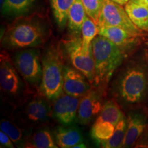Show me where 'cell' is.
I'll return each instance as SVG.
<instances>
[{
	"label": "cell",
	"instance_id": "19",
	"mask_svg": "<svg viewBox=\"0 0 148 148\" xmlns=\"http://www.w3.org/2000/svg\"><path fill=\"white\" fill-rule=\"evenodd\" d=\"M125 9L131 21L138 29L148 32V7L129 1Z\"/></svg>",
	"mask_w": 148,
	"mask_h": 148
},
{
	"label": "cell",
	"instance_id": "16",
	"mask_svg": "<svg viewBox=\"0 0 148 148\" xmlns=\"http://www.w3.org/2000/svg\"><path fill=\"white\" fill-rule=\"evenodd\" d=\"M87 15L81 0H75L68 14L67 25L71 36H79L85 17Z\"/></svg>",
	"mask_w": 148,
	"mask_h": 148
},
{
	"label": "cell",
	"instance_id": "13",
	"mask_svg": "<svg viewBox=\"0 0 148 148\" xmlns=\"http://www.w3.org/2000/svg\"><path fill=\"white\" fill-rule=\"evenodd\" d=\"M98 27V34L106 37L125 53L137 45L139 36L131 34L125 29L116 26L101 25Z\"/></svg>",
	"mask_w": 148,
	"mask_h": 148
},
{
	"label": "cell",
	"instance_id": "27",
	"mask_svg": "<svg viewBox=\"0 0 148 148\" xmlns=\"http://www.w3.org/2000/svg\"><path fill=\"white\" fill-rule=\"evenodd\" d=\"M0 144L1 147L7 148H13L14 147V144L10 138L4 132L1 130L0 132Z\"/></svg>",
	"mask_w": 148,
	"mask_h": 148
},
{
	"label": "cell",
	"instance_id": "25",
	"mask_svg": "<svg viewBox=\"0 0 148 148\" xmlns=\"http://www.w3.org/2000/svg\"><path fill=\"white\" fill-rule=\"evenodd\" d=\"M126 129L127 119L124 117L116 124L113 134L111 136V138L106 142L101 144V147L105 148H116L122 147L125 138Z\"/></svg>",
	"mask_w": 148,
	"mask_h": 148
},
{
	"label": "cell",
	"instance_id": "23",
	"mask_svg": "<svg viewBox=\"0 0 148 148\" xmlns=\"http://www.w3.org/2000/svg\"><path fill=\"white\" fill-rule=\"evenodd\" d=\"M99 32L98 25L88 15L86 16L82 27L81 37L82 49L88 51L92 47V42Z\"/></svg>",
	"mask_w": 148,
	"mask_h": 148
},
{
	"label": "cell",
	"instance_id": "21",
	"mask_svg": "<svg viewBox=\"0 0 148 148\" xmlns=\"http://www.w3.org/2000/svg\"><path fill=\"white\" fill-rule=\"evenodd\" d=\"M75 0H51L53 16L58 26L63 29L67 23L68 14Z\"/></svg>",
	"mask_w": 148,
	"mask_h": 148
},
{
	"label": "cell",
	"instance_id": "11",
	"mask_svg": "<svg viewBox=\"0 0 148 148\" xmlns=\"http://www.w3.org/2000/svg\"><path fill=\"white\" fill-rule=\"evenodd\" d=\"M80 98L62 92L53 101V117L64 126H68L73 123L77 118Z\"/></svg>",
	"mask_w": 148,
	"mask_h": 148
},
{
	"label": "cell",
	"instance_id": "15",
	"mask_svg": "<svg viewBox=\"0 0 148 148\" xmlns=\"http://www.w3.org/2000/svg\"><path fill=\"white\" fill-rule=\"evenodd\" d=\"M1 130L4 132L12 141L14 145L18 147H24L25 143L29 139L32 133L28 132V128L19 126V123H16L14 121H11L8 119H2L0 123Z\"/></svg>",
	"mask_w": 148,
	"mask_h": 148
},
{
	"label": "cell",
	"instance_id": "20",
	"mask_svg": "<svg viewBox=\"0 0 148 148\" xmlns=\"http://www.w3.org/2000/svg\"><path fill=\"white\" fill-rule=\"evenodd\" d=\"M125 116L121 108L114 99H110L104 102L100 114L95 120L108 121L116 126Z\"/></svg>",
	"mask_w": 148,
	"mask_h": 148
},
{
	"label": "cell",
	"instance_id": "24",
	"mask_svg": "<svg viewBox=\"0 0 148 148\" xmlns=\"http://www.w3.org/2000/svg\"><path fill=\"white\" fill-rule=\"evenodd\" d=\"M31 4L30 0H4L1 12L7 16H20L29 10Z\"/></svg>",
	"mask_w": 148,
	"mask_h": 148
},
{
	"label": "cell",
	"instance_id": "29",
	"mask_svg": "<svg viewBox=\"0 0 148 148\" xmlns=\"http://www.w3.org/2000/svg\"><path fill=\"white\" fill-rule=\"evenodd\" d=\"M111 1H112L113 2L117 3V4H119V5H121L123 6V5H126L127 3L129 2L130 0H111Z\"/></svg>",
	"mask_w": 148,
	"mask_h": 148
},
{
	"label": "cell",
	"instance_id": "5",
	"mask_svg": "<svg viewBox=\"0 0 148 148\" xmlns=\"http://www.w3.org/2000/svg\"><path fill=\"white\" fill-rule=\"evenodd\" d=\"M65 55L60 42H51L42 53V81L40 92L53 101L63 92Z\"/></svg>",
	"mask_w": 148,
	"mask_h": 148
},
{
	"label": "cell",
	"instance_id": "18",
	"mask_svg": "<svg viewBox=\"0 0 148 148\" xmlns=\"http://www.w3.org/2000/svg\"><path fill=\"white\" fill-rule=\"evenodd\" d=\"M24 147L57 148L54 136L47 127H40L31 134Z\"/></svg>",
	"mask_w": 148,
	"mask_h": 148
},
{
	"label": "cell",
	"instance_id": "22",
	"mask_svg": "<svg viewBox=\"0 0 148 148\" xmlns=\"http://www.w3.org/2000/svg\"><path fill=\"white\" fill-rule=\"evenodd\" d=\"M115 126L108 121L95 120L91 129V136L100 145L108 140L113 134Z\"/></svg>",
	"mask_w": 148,
	"mask_h": 148
},
{
	"label": "cell",
	"instance_id": "3",
	"mask_svg": "<svg viewBox=\"0 0 148 148\" xmlns=\"http://www.w3.org/2000/svg\"><path fill=\"white\" fill-rule=\"evenodd\" d=\"M92 47L95 59V78L92 86L106 93L112 75L124 60L125 52L99 34L92 40Z\"/></svg>",
	"mask_w": 148,
	"mask_h": 148
},
{
	"label": "cell",
	"instance_id": "9",
	"mask_svg": "<svg viewBox=\"0 0 148 148\" xmlns=\"http://www.w3.org/2000/svg\"><path fill=\"white\" fill-rule=\"evenodd\" d=\"M97 25L116 26L136 36L142 34L141 30L131 21L125 9L111 0L103 1Z\"/></svg>",
	"mask_w": 148,
	"mask_h": 148
},
{
	"label": "cell",
	"instance_id": "10",
	"mask_svg": "<svg viewBox=\"0 0 148 148\" xmlns=\"http://www.w3.org/2000/svg\"><path fill=\"white\" fill-rule=\"evenodd\" d=\"M106 95V92L92 86L89 91L81 97L77 118L79 123L88 125L99 116L104 103L103 99Z\"/></svg>",
	"mask_w": 148,
	"mask_h": 148
},
{
	"label": "cell",
	"instance_id": "6",
	"mask_svg": "<svg viewBox=\"0 0 148 148\" xmlns=\"http://www.w3.org/2000/svg\"><path fill=\"white\" fill-rule=\"evenodd\" d=\"M18 73L33 91L40 92L42 81V54L39 48L15 51L12 56Z\"/></svg>",
	"mask_w": 148,
	"mask_h": 148
},
{
	"label": "cell",
	"instance_id": "28",
	"mask_svg": "<svg viewBox=\"0 0 148 148\" xmlns=\"http://www.w3.org/2000/svg\"><path fill=\"white\" fill-rule=\"evenodd\" d=\"M130 1L148 7V0H130Z\"/></svg>",
	"mask_w": 148,
	"mask_h": 148
},
{
	"label": "cell",
	"instance_id": "2",
	"mask_svg": "<svg viewBox=\"0 0 148 148\" xmlns=\"http://www.w3.org/2000/svg\"><path fill=\"white\" fill-rule=\"evenodd\" d=\"M114 99L122 105L142 102L148 91V68L140 61H132L117 75L111 88Z\"/></svg>",
	"mask_w": 148,
	"mask_h": 148
},
{
	"label": "cell",
	"instance_id": "7",
	"mask_svg": "<svg viewBox=\"0 0 148 148\" xmlns=\"http://www.w3.org/2000/svg\"><path fill=\"white\" fill-rule=\"evenodd\" d=\"M50 100L40 92L33 95L18 111L17 119L28 129L42 127L50 120L53 115Z\"/></svg>",
	"mask_w": 148,
	"mask_h": 148
},
{
	"label": "cell",
	"instance_id": "4",
	"mask_svg": "<svg viewBox=\"0 0 148 148\" xmlns=\"http://www.w3.org/2000/svg\"><path fill=\"white\" fill-rule=\"evenodd\" d=\"M0 86L6 102L14 110L21 107L36 93L18 73L12 56L5 49L0 53Z\"/></svg>",
	"mask_w": 148,
	"mask_h": 148
},
{
	"label": "cell",
	"instance_id": "26",
	"mask_svg": "<svg viewBox=\"0 0 148 148\" xmlns=\"http://www.w3.org/2000/svg\"><path fill=\"white\" fill-rule=\"evenodd\" d=\"M86 14L97 24L103 0H81Z\"/></svg>",
	"mask_w": 148,
	"mask_h": 148
},
{
	"label": "cell",
	"instance_id": "12",
	"mask_svg": "<svg viewBox=\"0 0 148 148\" xmlns=\"http://www.w3.org/2000/svg\"><path fill=\"white\" fill-rule=\"evenodd\" d=\"M86 76L73 66L66 65L64 68L63 92L68 95L81 97L91 89Z\"/></svg>",
	"mask_w": 148,
	"mask_h": 148
},
{
	"label": "cell",
	"instance_id": "8",
	"mask_svg": "<svg viewBox=\"0 0 148 148\" xmlns=\"http://www.w3.org/2000/svg\"><path fill=\"white\" fill-rule=\"evenodd\" d=\"M81 36H71L62 41V49L71 66L82 73L92 84L95 78V59L92 47L88 51L82 49Z\"/></svg>",
	"mask_w": 148,
	"mask_h": 148
},
{
	"label": "cell",
	"instance_id": "14",
	"mask_svg": "<svg viewBox=\"0 0 148 148\" xmlns=\"http://www.w3.org/2000/svg\"><path fill=\"white\" fill-rule=\"evenodd\" d=\"M147 126V117L140 111L131 112L127 119V129L125 132L123 147H132L137 141Z\"/></svg>",
	"mask_w": 148,
	"mask_h": 148
},
{
	"label": "cell",
	"instance_id": "30",
	"mask_svg": "<svg viewBox=\"0 0 148 148\" xmlns=\"http://www.w3.org/2000/svg\"><path fill=\"white\" fill-rule=\"evenodd\" d=\"M30 1H31V2L33 3V2H34V1H35V0H30Z\"/></svg>",
	"mask_w": 148,
	"mask_h": 148
},
{
	"label": "cell",
	"instance_id": "1",
	"mask_svg": "<svg viewBox=\"0 0 148 148\" xmlns=\"http://www.w3.org/2000/svg\"><path fill=\"white\" fill-rule=\"evenodd\" d=\"M51 35L47 21L38 14L23 16L10 24L1 37L3 49L16 51L27 48H40Z\"/></svg>",
	"mask_w": 148,
	"mask_h": 148
},
{
	"label": "cell",
	"instance_id": "17",
	"mask_svg": "<svg viewBox=\"0 0 148 148\" xmlns=\"http://www.w3.org/2000/svg\"><path fill=\"white\" fill-rule=\"evenodd\" d=\"M53 136L58 147L75 148L77 145L83 143L79 131L72 127L59 126L55 130Z\"/></svg>",
	"mask_w": 148,
	"mask_h": 148
}]
</instances>
